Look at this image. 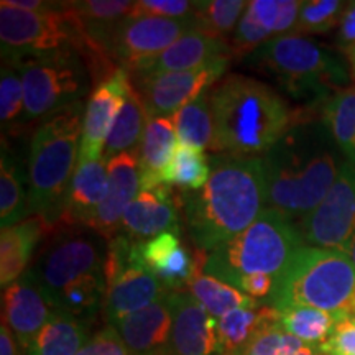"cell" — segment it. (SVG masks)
<instances>
[{"label": "cell", "mask_w": 355, "mask_h": 355, "mask_svg": "<svg viewBox=\"0 0 355 355\" xmlns=\"http://www.w3.org/2000/svg\"><path fill=\"white\" fill-rule=\"evenodd\" d=\"M339 152L324 123H295L260 157L268 207L291 220L316 209L345 163Z\"/></svg>", "instance_id": "1"}, {"label": "cell", "mask_w": 355, "mask_h": 355, "mask_svg": "<svg viewBox=\"0 0 355 355\" xmlns=\"http://www.w3.org/2000/svg\"><path fill=\"white\" fill-rule=\"evenodd\" d=\"M181 204L194 247L212 252L243 232L265 209L260 157L211 158V178L201 189L183 191Z\"/></svg>", "instance_id": "2"}, {"label": "cell", "mask_w": 355, "mask_h": 355, "mask_svg": "<svg viewBox=\"0 0 355 355\" xmlns=\"http://www.w3.org/2000/svg\"><path fill=\"white\" fill-rule=\"evenodd\" d=\"M216 152L257 158L282 139L293 123L288 102L270 87L243 74H229L211 92Z\"/></svg>", "instance_id": "3"}, {"label": "cell", "mask_w": 355, "mask_h": 355, "mask_svg": "<svg viewBox=\"0 0 355 355\" xmlns=\"http://www.w3.org/2000/svg\"><path fill=\"white\" fill-rule=\"evenodd\" d=\"M84 101L74 102L50 115L33 133L28 157V206L55 230L61 216L66 191L78 166Z\"/></svg>", "instance_id": "4"}, {"label": "cell", "mask_w": 355, "mask_h": 355, "mask_svg": "<svg viewBox=\"0 0 355 355\" xmlns=\"http://www.w3.org/2000/svg\"><path fill=\"white\" fill-rule=\"evenodd\" d=\"M268 306H306L355 318V266L344 252L303 245L278 277Z\"/></svg>", "instance_id": "5"}, {"label": "cell", "mask_w": 355, "mask_h": 355, "mask_svg": "<svg viewBox=\"0 0 355 355\" xmlns=\"http://www.w3.org/2000/svg\"><path fill=\"white\" fill-rule=\"evenodd\" d=\"M303 243L295 220L265 207L243 232L209 252L204 273L234 288L248 275L279 277Z\"/></svg>", "instance_id": "6"}, {"label": "cell", "mask_w": 355, "mask_h": 355, "mask_svg": "<svg viewBox=\"0 0 355 355\" xmlns=\"http://www.w3.org/2000/svg\"><path fill=\"white\" fill-rule=\"evenodd\" d=\"M248 61L268 71L296 101L309 104L331 99L332 91H343L350 81L349 66L343 60L301 35L270 40Z\"/></svg>", "instance_id": "7"}, {"label": "cell", "mask_w": 355, "mask_h": 355, "mask_svg": "<svg viewBox=\"0 0 355 355\" xmlns=\"http://www.w3.org/2000/svg\"><path fill=\"white\" fill-rule=\"evenodd\" d=\"M2 61L20 63L63 51H79L86 60L87 43L69 2L58 10L28 12L0 2Z\"/></svg>", "instance_id": "8"}, {"label": "cell", "mask_w": 355, "mask_h": 355, "mask_svg": "<svg viewBox=\"0 0 355 355\" xmlns=\"http://www.w3.org/2000/svg\"><path fill=\"white\" fill-rule=\"evenodd\" d=\"M17 66L24 83L21 127L83 101L91 89V69L79 51L26 58Z\"/></svg>", "instance_id": "9"}, {"label": "cell", "mask_w": 355, "mask_h": 355, "mask_svg": "<svg viewBox=\"0 0 355 355\" xmlns=\"http://www.w3.org/2000/svg\"><path fill=\"white\" fill-rule=\"evenodd\" d=\"M135 243L137 241L123 234L109 241L105 260L107 295L104 303L109 326H115L122 319L148 308L171 293L141 263Z\"/></svg>", "instance_id": "10"}, {"label": "cell", "mask_w": 355, "mask_h": 355, "mask_svg": "<svg viewBox=\"0 0 355 355\" xmlns=\"http://www.w3.org/2000/svg\"><path fill=\"white\" fill-rule=\"evenodd\" d=\"M107 248V239L92 229L58 230L32 268L50 306L73 283L92 273L104 272Z\"/></svg>", "instance_id": "11"}, {"label": "cell", "mask_w": 355, "mask_h": 355, "mask_svg": "<svg viewBox=\"0 0 355 355\" xmlns=\"http://www.w3.org/2000/svg\"><path fill=\"white\" fill-rule=\"evenodd\" d=\"M194 28L193 19L171 20L128 15L112 30L104 55L115 69L130 71L162 55L176 40Z\"/></svg>", "instance_id": "12"}, {"label": "cell", "mask_w": 355, "mask_h": 355, "mask_svg": "<svg viewBox=\"0 0 355 355\" xmlns=\"http://www.w3.org/2000/svg\"><path fill=\"white\" fill-rule=\"evenodd\" d=\"M298 229L311 247L347 254L355 234V165L344 163L329 193L300 220Z\"/></svg>", "instance_id": "13"}, {"label": "cell", "mask_w": 355, "mask_h": 355, "mask_svg": "<svg viewBox=\"0 0 355 355\" xmlns=\"http://www.w3.org/2000/svg\"><path fill=\"white\" fill-rule=\"evenodd\" d=\"M230 58L211 61L189 71L132 81L150 119H171L178 110L211 89L227 68Z\"/></svg>", "instance_id": "14"}, {"label": "cell", "mask_w": 355, "mask_h": 355, "mask_svg": "<svg viewBox=\"0 0 355 355\" xmlns=\"http://www.w3.org/2000/svg\"><path fill=\"white\" fill-rule=\"evenodd\" d=\"M132 89L130 73L123 68H117L97 83L86 104L83 121L81 145H79L78 163L94 162L104 157L105 141L112 128L115 119L125 104Z\"/></svg>", "instance_id": "15"}, {"label": "cell", "mask_w": 355, "mask_h": 355, "mask_svg": "<svg viewBox=\"0 0 355 355\" xmlns=\"http://www.w3.org/2000/svg\"><path fill=\"white\" fill-rule=\"evenodd\" d=\"M173 314L168 355H219L217 319L191 293H170Z\"/></svg>", "instance_id": "16"}, {"label": "cell", "mask_w": 355, "mask_h": 355, "mask_svg": "<svg viewBox=\"0 0 355 355\" xmlns=\"http://www.w3.org/2000/svg\"><path fill=\"white\" fill-rule=\"evenodd\" d=\"M2 308V321L7 324L24 352L53 313L33 270H26L17 282L3 290Z\"/></svg>", "instance_id": "17"}, {"label": "cell", "mask_w": 355, "mask_h": 355, "mask_svg": "<svg viewBox=\"0 0 355 355\" xmlns=\"http://www.w3.org/2000/svg\"><path fill=\"white\" fill-rule=\"evenodd\" d=\"M220 58H232L229 42L194 28L176 40L162 55L145 61L128 73H130L132 81H139V79L162 76L166 73H180V71L199 68Z\"/></svg>", "instance_id": "18"}, {"label": "cell", "mask_w": 355, "mask_h": 355, "mask_svg": "<svg viewBox=\"0 0 355 355\" xmlns=\"http://www.w3.org/2000/svg\"><path fill=\"white\" fill-rule=\"evenodd\" d=\"M109 191L107 162L104 157L94 162L78 163L61 206L56 229H89Z\"/></svg>", "instance_id": "19"}, {"label": "cell", "mask_w": 355, "mask_h": 355, "mask_svg": "<svg viewBox=\"0 0 355 355\" xmlns=\"http://www.w3.org/2000/svg\"><path fill=\"white\" fill-rule=\"evenodd\" d=\"M107 196L101 204L89 229L107 241H112L121 232L123 212L141 191L139 155L137 152H127L110 158L107 162Z\"/></svg>", "instance_id": "20"}, {"label": "cell", "mask_w": 355, "mask_h": 355, "mask_svg": "<svg viewBox=\"0 0 355 355\" xmlns=\"http://www.w3.org/2000/svg\"><path fill=\"white\" fill-rule=\"evenodd\" d=\"M181 217L171 186H159L150 191H140L127 211L123 212L121 230L132 241H146L159 234H180ZM121 234V232H119Z\"/></svg>", "instance_id": "21"}, {"label": "cell", "mask_w": 355, "mask_h": 355, "mask_svg": "<svg viewBox=\"0 0 355 355\" xmlns=\"http://www.w3.org/2000/svg\"><path fill=\"white\" fill-rule=\"evenodd\" d=\"M128 355H168L173 314L170 295L115 324Z\"/></svg>", "instance_id": "22"}, {"label": "cell", "mask_w": 355, "mask_h": 355, "mask_svg": "<svg viewBox=\"0 0 355 355\" xmlns=\"http://www.w3.org/2000/svg\"><path fill=\"white\" fill-rule=\"evenodd\" d=\"M48 225L35 216L0 232V285L3 290L26 272L35 247Z\"/></svg>", "instance_id": "23"}, {"label": "cell", "mask_w": 355, "mask_h": 355, "mask_svg": "<svg viewBox=\"0 0 355 355\" xmlns=\"http://www.w3.org/2000/svg\"><path fill=\"white\" fill-rule=\"evenodd\" d=\"M176 146L178 139L173 119H150L137 152L140 163L141 191L163 186V171L170 165Z\"/></svg>", "instance_id": "24"}, {"label": "cell", "mask_w": 355, "mask_h": 355, "mask_svg": "<svg viewBox=\"0 0 355 355\" xmlns=\"http://www.w3.org/2000/svg\"><path fill=\"white\" fill-rule=\"evenodd\" d=\"M277 322H279V313L272 306L235 309L219 318V355H243L260 331Z\"/></svg>", "instance_id": "25"}, {"label": "cell", "mask_w": 355, "mask_h": 355, "mask_svg": "<svg viewBox=\"0 0 355 355\" xmlns=\"http://www.w3.org/2000/svg\"><path fill=\"white\" fill-rule=\"evenodd\" d=\"M87 340L86 322L53 309L50 319L25 350V355H78Z\"/></svg>", "instance_id": "26"}, {"label": "cell", "mask_w": 355, "mask_h": 355, "mask_svg": "<svg viewBox=\"0 0 355 355\" xmlns=\"http://www.w3.org/2000/svg\"><path fill=\"white\" fill-rule=\"evenodd\" d=\"M211 89L204 91L196 99L188 102L183 109L173 115L176 139L180 145L216 152L214 115H212Z\"/></svg>", "instance_id": "27"}, {"label": "cell", "mask_w": 355, "mask_h": 355, "mask_svg": "<svg viewBox=\"0 0 355 355\" xmlns=\"http://www.w3.org/2000/svg\"><path fill=\"white\" fill-rule=\"evenodd\" d=\"M148 121L150 117L146 114L144 101H141L137 89L132 86L130 94H128L125 104L122 105L121 112H119L112 128H110L107 141H105V162L121 153L139 152Z\"/></svg>", "instance_id": "28"}, {"label": "cell", "mask_w": 355, "mask_h": 355, "mask_svg": "<svg viewBox=\"0 0 355 355\" xmlns=\"http://www.w3.org/2000/svg\"><path fill=\"white\" fill-rule=\"evenodd\" d=\"M322 123L345 157V162L355 165V86L336 92L324 102Z\"/></svg>", "instance_id": "29"}, {"label": "cell", "mask_w": 355, "mask_h": 355, "mask_svg": "<svg viewBox=\"0 0 355 355\" xmlns=\"http://www.w3.org/2000/svg\"><path fill=\"white\" fill-rule=\"evenodd\" d=\"M28 214V189H25L24 186V176H21L15 158L2 144V157H0V225H2V229L12 227Z\"/></svg>", "instance_id": "30"}, {"label": "cell", "mask_w": 355, "mask_h": 355, "mask_svg": "<svg viewBox=\"0 0 355 355\" xmlns=\"http://www.w3.org/2000/svg\"><path fill=\"white\" fill-rule=\"evenodd\" d=\"M188 290L198 300V303L216 319L225 316L235 309L259 308V301L243 295L242 291L230 286L229 283L206 273L198 275L191 282Z\"/></svg>", "instance_id": "31"}, {"label": "cell", "mask_w": 355, "mask_h": 355, "mask_svg": "<svg viewBox=\"0 0 355 355\" xmlns=\"http://www.w3.org/2000/svg\"><path fill=\"white\" fill-rule=\"evenodd\" d=\"M279 324L288 334L306 345H319L326 343L334 331L337 322L343 318L316 308H306V306H295V308L279 309Z\"/></svg>", "instance_id": "32"}, {"label": "cell", "mask_w": 355, "mask_h": 355, "mask_svg": "<svg viewBox=\"0 0 355 355\" xmlns=\"http://www.w3.org/2000/svg\"><path fill=\"white\" fill-rule=\"evenodd\" d=\"M211 159L199 148L178 144L170 165L163 171V186H178L181 191H198L209 181Z\"/></svg>", "instance_id": "33"}, {"label": "cell", "mask_w": 355, "mask_h": 355, "mask_svg": "<svg viewBox=\"0 0 355 355\" xmlns=\"http://www.w3.org/2000/svg\"><path fill=\"white\" fill-rule=\"evenodd\" d=\"M247 7L248 2L243 0H204L196 2L191 19L199 32L227 42L229 35H234Z\"/></svg>", "instance_id": "34"}, {"label": "cell", "mask_w": 355, "mask_h": 355, "mask_svg": "<svg viewBox=\"0 0 355 355\" xmlns=\"http://www.w3.org/2000/svg\"><path fill=\"white\" fill-rule=\"evenodd\" d=\"M24 83L19 66L10 61H2L0 73V121L2 132L19 133L24 119Z\"/></svg>", "instance_id": "35"}, {"label": "cell", "mask_w": 355, "mask_h": 355, "mask_svg": "<svg viewBox=\"0 0 355 355\" xmlns=\"http://www.w3.org/2000/svg\"><path fill=\"white\" fill-rule=\"evenodd\" d=\"M303 2L300 0H252L247 12L250 13L273 38L293 35Z\"/></svg>", "instance_id": "36"}, {"label": "cell", "mask_w": 355, "mask_h": 355, "mask_svg": "<svg viewBox=\"0 0 355 355\" xmlns=\"http://www.w3.org/2000/svg\"><path fill=\"white\" fill-rule=\"evenodd\" d=\"M347 3L340 0H308L303 2L293 35L327 33L339 26Z\"/></svg>", "instance_id": "37"}, {"label": "cell", "mask_w": 355, "mask_h": 355, "mask_svg": "<svg viewBox=\"0 0 355 355\" xmlns=\"http://www.w3.org/2000/svg\"><path fill=\"white\" fill-rule=\"evenodd\" d=\"M304 345V343L288 334L282 324L277 322L260 331L243 355H293Z\"/></svg>", "instance_id": "38"}, {"label": "cell", "mask_w": 355, "mask_h": 355, "mask_svg": "<svg viewBox=\"0 0 355 355\" xmlns=\"http://www.w3.org/2000/svg\"><path fill=\"white\" fill-rule=\"evenodd\" d=\"M194 7H196V2H189V0H139L133 6L130 15L183 20L193 17Z\"/></svg>", "instance_id": "39"}, {"label": "cell", "mask_w": 355, "mask_h": 355, "mask_svg": "<svg viewBox=\"0 0 355 355\" xmlns=\"http://www.w3.org/2000/svg\"><path fill=\"white\" fill-rule=\"evenodd\" d=\"M78 355H128V350L117 329L105 326L84 344Z\"/></svg>", "instance_id": "40"}, {"label": "cell", "mask_w": 355, "mask_h": 355, "mask_svg": "<svg viewBox=\"0 0 355 355\" xmlns=\"http://www.w3.org/2000/svg\"><path fill=\"white\" fill-rule=\"evenodd\" d=\"M318 349L324 355H355V318L337 322L329 339Z\"/></svg>", "instance_id": "41"}, {"label": "cell", "mask_w": 355, "mask_h": 355, "mask_svg": "<svg viewBox=\"0 0 355 355\" xmlns=\"http://www.w3.org/2000/svg\"><path fill=\"white\" fill-rule=\"evenodd\" d=\"M336 43L344 55L355 44V2H349L340 17Z\"/></svg>", "instance_id": "42"}, {"label": "cell", "mask_w": 355, "mask_h": 355, "mask_svg": "<svg viewBox=\"0 0 355 355\" xmlns=\"http://www.w3.org/2000/svg\"><path fill=\"white\" fill-rule=\"evenodd\" d=\"M0 355H17L13 334L3 321L0 326Z\"/></svg>", "instance_id": "43"}, {"label": "cell", "mask_w": 355, "mask_h": 355, "mask_svg": "<svg viewBox=\"0 0 355 355\" xmlns=\"http://www.w3.org/2000/svg\"><path fill=\"white\" fill-rule=\"evenodd\" d=\"M345 60H347V66H349V73H350V79L355 83V44L350 50L345 53Z\"/></svg>", "instance_id": "44"}, {"label": "cell", "mask_w": 355, "mask_h": 355, "mask_svg": "<svg viewBox=\"0 0 355 355\" xmlns=\"http://www.w3.org/2000/svg\"><path fill=\"white\" fill-rule=\"evenodd\" d=\"M293 355H324L318 347H313V345H304L303 349L295 352Z\"/></svg>", "instance_id": "45"}, {"label": "cell", "mask_w": 355, "mask_h": 355, "mask_svg": "<svg viewBox=\"0 0 355 355\" xmlns=\"http://www.w3.org/2000/svg\"><path fill=\"white\" fill-rule=\"evenodd\" d=\"M347 255H349L350 261H352L354 266H355V234H354V237H352V242H350V245H349Z\"/></svg>", "instance_id": "46"}]
</instances>
